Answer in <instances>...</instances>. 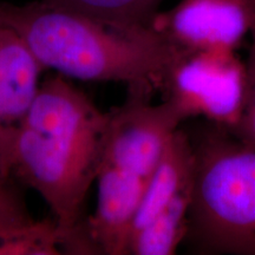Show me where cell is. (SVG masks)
Segmentation results:
<instances>
[{"label": "cell", "instance_id": "cell-10", "mask_svg": "<svg viewBox=\"0 0 255 255\" xmlns=\"http://www.w3.org/2000/svg\"><path fill=\"white\" fill-rule=\"evenodd\" d=\"M248 47L247 95L241 119L232 130H228L242 144L255 149V30L252 32Z\"/></svg>", "mask_w": 255, "mask_h": 255}, {"label": "cell", "instance_id": "cell-3", "mask_svg": "<svg viewBox=\"0 0 255 255\" xmlns=\"http://www.w3.org/2000/svg\"><path fill=\"white\" fill-rule=\"evenodd\" d=\"M189 136L195 174L186 241L197 254L255 255V149L209 122Z\"/></svg>", "mask_w": 255, "mask_h": 255}, {"label": "cell", "instance_id": "cell-9", "mask_svg": "<svg viewBox=\"0 0 255 255\" xmlns=\"http://www.w3.org/2000/svg\"><path fill=\"white\" fill-rule=\"evenodd\" d=\"M92 17L124 24L151 25L163 0H45Z\"/></svg>", "mask_w": 255, "mask_h": 255}, {"label": "cell", "instance_id": "cell-5", "mask_svg": "<svg viewBox=\"0 0 255 255\" xmlns=\"http://www.w3.org/2000/svg\"><path fill=\"white\" fill-rule=\"evenodd\" d=\"M129 88L126 101L109 111L103 164L149 180L174 132L186 122L170 102Z\"/></svg>", "mask_w": 255, "mask_h": 255}, {"label": "cell", "instance_id": "cell-2", "mask_svg": "<svg viewBox=\"0 0 255 255\" xmlns=\"http://www.w3.org/2000/svg\"><path fill=\"white\" fill-rule=\"evenodd\" d=\"M104 113L64 76L41 82L19 135L11 176L36 190L66 233L85 222L84 206L104 159Z\"/></svg>", "mask_w": 255, "mask_h": 255}, {"label": "cell", "instance_id": "cell-4", "mask_svg": "<svg viewBox=\"0 0 255 255\" xmlns=\"http://www.w3.org/2000/svg\"><path fill=\"white\" fill-rule=\"evenodd\" d=\"M247 83L246 59L238 51L180 52L169 69L161 95L184 121L205 119L232 130L244 111Z\"/></svg>", "mask_w": 255, "mask_h": 255}, {"label": "cell", "instance_id": "cell-8", "mask_svg": "<svg viewBox=\"0 0 255 255\" xmlns=\"http://www.w3.org/2000/svg\"><path fill=\"white\" fill-rule=\"evenodd\" d=\"M97 206L87 218V229L98 254L129 255L133 222L148 180L102 164L97 180Z\"/></svg>", "mask_w": 255, "mask_h": 255}, {"label": "cell", "instance_id": "cell-7", "mask_svg": "<svg viewBox=\"0 0 255 255\" xmlns=\"http://www.w3.org/2000/svg\"><path fill=\"white\" fill-rule=\"evenodd\" d=\"M44 70L23 38L0 24V178H12L15 146Z\"/></svg>", "mask_w": 255, "mask_h": 255}, {"label": "cell", "instance_id": "cell-11", "mask_svg": "<svg viewBox=\"0 0 255 255\" xmlns=\"http://www.w3.org/2000/svg\"><path fill=\"white\" fill-rule=\"evenodd\" d=\"M33 220L28 212L18 182L13 178H0V228Z\"/></svg>", "mask_w": 255, "mask_h": 255}, {"label": "cell", "instance_id": "cell-1", "mask_svg": "<svg viewBox=\"0 0 255 255\" xmlns=\"http://www.w3.org/2000/svg\"><path fill=\"white\" fill-rule=\"evenodd\" d=\"M0 24L23 38L45 70L84 82H120L161 94L178 51L152 25L92 17L45 0H0Z\"/></svg>", "mask_w": 255, "mask_h": 255}, {"label": "cell", "instance_id": "cell-6", "mask_svg": "<svg viewBox=\"0 0 255 255\" xmlns=\"http://www.w3.org/2000/svg\"><path fill=\"white\" fill-rule=\"evenodd\" d=\"M151 25L178 52L238 51L255 30V0H180Z\"/></svg>", "mask_w": 255, "mask_h": 255}]
</instances>
